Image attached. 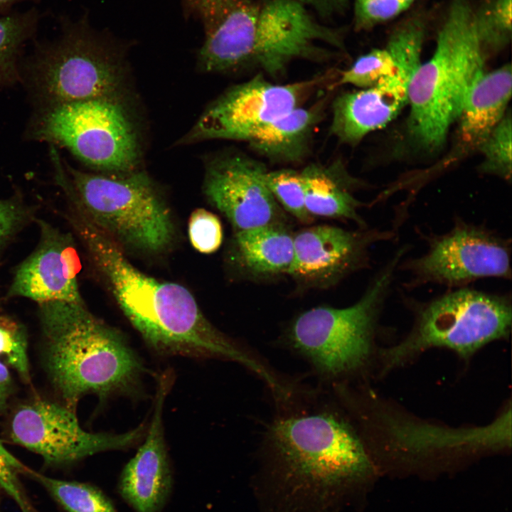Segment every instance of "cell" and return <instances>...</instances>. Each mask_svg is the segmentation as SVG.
Masks as SVG:
<instances>
[{
    "mask_svg": "<svg viewBox=\"0 0 512 512\" xmlns=\"http://www.w3.org/2000/svg\"><path fill=\"white\" fill-rule=\"evenodd\" d=\"M265 179L267 186L284 211L303 224L309 225L314 221V218L306 208L301 171L291 169L267 170Z\"/></svg>",
    "mask_w": 512,
    "mask_h": 512,
    "instance_id": "obj_27",
    "label": "cell"
},
{
    "mask_svg": "<svg viewBox=\"0 0 512 512\" xmlns=\"http://www.w3.org/2000/svg\"><path fill=\"white\" fill-rule=\"evenodd\" d=\"M11 388L12 380L9 370L4 363L0 361V412L6 407Z\"/></svg>",
    "mask_w": 512,
    "mask_h": 512,
    "instance_id": "obj_36",
    "label": "cell"
},
{
    "mask_svg": "<svg viewBox=\"0 0 512 512\" xmlns=\"http://www.w3.org/2000/svg\"><path fill=\"white\" fill-rule=\"evenodd\" d=\"M20 1L23 0H0V11Z\"/></svg>",
    "mask_w": 512,
    "mask_h": 512,
    "instance_id": "obj_37",
    "label": "cell"
},
{
    "mask_svg": "<svg viewBox=\"0 0 512 512\" xmlns=\"http://www.w3.org/2000/svg\"><path fill=\"white\" fill-rule=\"evenodd\" d=\"M301 172L306 208L313 218L352 220L360 228L367 226L358 213L363 205L351 193L354 181L347 174L315 164Z\"/></svg>",
    "mask_w": 512,
    "mask_h": 512,
    "instance_id": "obj_23",
    "label": "cell"
},
{
    "mask_svg": "<svg viewBox=\"0 0 512 512\" xmlns=\"http://www.w3.org/2000/svg\"><path fill=\"white\" fill-rule=\"evenodd\" d=\"M203 28L198 65L206 73L257 68L275 77L292 60L325 57L321 46L342 41L295 0H223Z\"/></svg>",
    "mask_w": 512,
    "mask_h": 512,
    "instance_id": "obj_3",
    "label": "cell"
},
{
    "mask_svg": "<svg viewBox=\"0 0 512 512\" xmlns=\"http://www.w3.org/2000/svg\"><path fill=\"white\" fill-rule=\"evenodd\" d=\"M414 323L398 343L380 349L381 370L404 365L433 348L470 358L491 342L506 339L511 329V297L464 287L425 302H413Z\"/></svg>",
    "mask_w": 512,
    "mask_h": 512,
    "instance_id": "obj_8",
    "label": "cell"
},
{
    "mask_svg": "<svg viewBox=\"0 0 512 512\" xmlns=\"http://www.w3.org/2000/svg\"><path fill=\"white\" fill-rule=\"evenodd\" d=\"M69 201L118 245L147 253L167 249L174 238L170 211L144 171L95 174L56 167Z\"/></svg>",
    "mask_w": 512,
    "mask_h": 512,
    "instance_id": "obj_7",
    "label": "cell"
},
{
    "mask_svg": "<svg viewBox=\"0 0 512 512\" xmlns=\"http://www.w3.org/2000/svg\"><path fill=\"white\" fill-rule=\"evenodd\" d=\"M424 40L425 35L418 28H395L385 46L395 59V72L373 87L335 99L331 132L340 142H359L369 132L388 124L408 103L409 84L421 63Z\"/></svg>",
    "mask_w": 512,
    "mask_h": 512,
    "instance_id": "obj_13",
    "label": "cell"
},
{
    "mask_svg": "<svg viewBox=\"0 0 512 512\" xmlns=\"http://www.w3.org/2000/svg\"><path fill=\"white\" fill-rule=\"evenodd\" d=\"M511 64L483 72L473 82L458 117V142L464 151L479 149L505 116L511 95Z\"/></svg>",
    "mask_w": 512,
    "mask_h": 512,
    "instance_id": "obj_21",
    "label": "cell"
},
{
    "mask_svg": "<svg viewBox=\"0 0 512 512\" xmlns=\"http://www.w3.org/2000/svg\"><path fill=\"white\" fill-rule=\"evenodd\" d=\"M170 383L168 375L160 378L147 433L120 475L119 493L136 512H159L170 491L171 476L163 425Z\"/></svg>",
    "mask_w": 512,
    "mask_h": 512,
    "instance_id": "obj_19",
    "label": "cell"
},
{
    "mask_svg": "<svg viewBox=\"0 0 512 512\" xmlns=\"http://www.w3.org/2000/svg\"><path fill=\"white\" fill-rule=\"evenodd\" d=\"M37 222L38 243L17 268L7 297L28 298L38 304L84 302L78 283L80 260L72 237L48 222Z\"/></svg>",
    "mask_w": 512,
    "mask_h": 512,
    "instance_id": "obj_18",
    "label": "cell"
},
{
    "mask_svg": "<svg viewBox=\"0 0 512 512\" xmlns=\"http://www.w3.org/2000/svg\"><path fill=\"white\" fill-rule=\"evenodd\" d=\"M424 238L426 252L398 267L408 274L403 284L408 289L430 284L451 289L484 278H511V240L483 225L457 218L449 231Z\"/></svg>",
    "mask_w": 512,
    "mask_h": 512,
    "instance_id": "obj_11",
    "label": "cell"
},
{
    "mask_svg": "<svg viewBox=\"0 0 512 512\" xmlns=\"http://www.w3.org/2000/svg\"><path fill=\"white\" fill-rule=\"evenodd\" d=\"M408 7L402 0H355L356 27L373 28L398 16Z\"/></svg>",
    "mask_w": 512,
    "mask_h": 512,
    "instance_id": "obj_33",
    "label": "cell"
},
{
    "mask_svg": "<svg viewBox=\"0 0 512 512\" xmlns=\"http://www.w3.org/2000/svg\"><path fill=\"white\" fill-rule=\"evenodd\" d=\"M0 361L11 366L29 381L27 337L23 326L7 316H0Z\"/></svg>",
    "mask_w": 512,
    "mask_h": 512,
    "instance_id": "obj_30",
    "label": "cell"
},
{
    "mask_svg": "<svg viewBox=\"0 0 512 512\" xmlns=\"http://www.w3.org/2000/svg\"><path fill=\"white\" fill-rule=\"evenodd\" d=\"M294 255V233L287 223L234 232L230 262L245 279L267 281L288 274Z\"/></svg>",
    "mask_w": 512,
    "mask_h": 512,
    "instance_id": "obj_20",
    "label": "cell"
},
{
    "mask_svg": "<svg viewBox=\"0 0 512 512\" xmlns=\"http://www.w3.org/2000/svg\"><path fill=\"white\" fill-rule=\"evenodd\" d=\"M214 4H215V3H214ZM211 8H212V7H211ZM208 13H209V12H208ZM207 15H208V14H207ZM206 17H205V18H206ZM204 18H203V19H204ZM203 20H202V21H203Z\"/></svg>",
    "mask_w": 512,
    "mask_h": 512,
    "instance_id": "obj_39",
    "label": "cell"
},
{
    "mask_svg": "<svg viewBox=\"0 0 512 512\" xmlns=\"http://www.w3.org/2000/svg\"><path fill=\"white\" fill-rule=\"evenodd\" d=\"M60 38L39 50L31 81L46 107L124 97V57L119 46L82 20L63 23Z\"/></svg>",
    "mask_w": 512,
    "mask_h": 512,
    "instance_id": "obj_9",
    "label": "cell"
},
{
    "mask_svg": "<svg viewBox=\"0 0 512 512\" xmlns=\"http://www.w3.org/2000/svg\"><path fill=\"white\" fill-rule=\"evenodd\" d=\"M397 231L376 228L346 230L318 225L294 233L289 275L302 289H328L368 265L370 249L393 240Z\"/></svg>",
    "mask_w": 512,
    "mask_h": 512,
    "instance_id": "obj_15",
    "label": "cell"
},
{
    "mask_svg": "<svg viewBox=\"0 0 512 512\" xmlns=\"http://www.w3.org/2000/svg\"><path fill=\"white\" fill-rule=\"evenodd\" d=\"M404 3H405L409 6L410 4L415 1V0H402Z\"/></svg>",
    "mask_w": 512,
    "mask_h": 512,
    "instance_id": "obj_38",
    "label": "cell"
},
{
    "mask_svg": "<svg viewBox=\"0 0 512 512\" xmlns=\"http://www.w3.org/2000/svg\"><path fill=\"white\" fill-rule=\"evenodd\" d=\"M188 235L193 247L203 254H211L217 251L223 239L220 219L204 208H197L190 215Z\"/></svg>",
    "mask_w": 512,
    "mask_h": 512,
    "instance_id": "obj_31",
    "label": "cell"
},
{
    "mask_svg": "<svg viewBox=\"0 0 512 512\" xmlns=\"http://www.w3.org/2000/svg\"><path fill=\"white\" fill-rule=\"evenodd\" d=\"M395 69L396 63L389 50L386 47L375 48L358 57L349 68L343 71L338 84L368 88L393 73Z\"/></svg>",
    "mask_w": 512,
    "mask_h": 512,
    "instance_id": "obj_28",
    "label": "cell"
},
{
    "mask_svg": "<svg viewBox=\"0 0 512 512\" xmlns=\"http://www.w3.org/2000/svg\"><path fill=\"white\" fill-rule=\"evenodd\" d=\"M28 470L0 441V488L14 501L21 512H35L19 477Z\"/></svg>",
    "mask_w": 512,
    "mask_h": 512,
    "instance_id": "obj_32",
    "label": "cell"
},
{
    "mask_svg": "<svg viewBox=\"0 0 512 512\" xmlns=\"http://www.w3.org/2000/svg\"><path fill=\"white\" fill-rule=\"evenodd\" d=\"M38 312L47 371L65 404L75 407L88 394L105 400L138 390L144 372L141 359L124 336L84 302L40 304Z\"/></svg>",
    "mask_w": 512,
    "mask_h": 512,
    "instance_id": "obj_4",
    "label": "cell"
},
{
    "mask_svg": "<svg viewBox=\"0 0 512 512\" xmlns=\"http://www.w3.org/2000/svg\"><path fill=\"white\" fill-rule=\"evenodd\" d=\"M264 451L285 512H334L345 484L370 466L361 432L332 408L279 416Z\"/></svg>",
    "mask_w": 512,
    "mask_h": 512,
    "instance_id": "obj_2",
    "label": "cell"
},
{
    "mask_svg": "<svg viewBox=\"0 0 512 512\" xmlns=\"http://www.w3.org/2000/svg\"><path fill=\"white\" fill-rule=\"evenodd\" d=\"M369 404V403H368ZM361 416L363 439H380L388 444L421 451L427 449L502 447L511 438V407L484 426L454 427L422 420L375 400Z\"/></svg>",
    "mask_w": 512,
    "mask_h": 512,
    "instance_id": "obj_17",
    "label": "cell"
},
{
    "mask_svg": "<svg viewBox=\"0 0 512 512\" xmlns=\"http://www.w3.org/2000/svg\"><path fill=\"white\" fill-rule=\"evenodd\" d=\"M331 74L289 84H275L263 75L233 85L203 111L178 141L187 144L208 139L245 141L264 127L300 107Z\"/></svg>",
    "mask_w": 512,
    "mask_h": 512,
    "instance_id": "obj_12",
    "label": "cell"
},
{
    "mask_svg": "<svg viewBox=\"0 0 512 512\" xmlns=\"http://www.w3.org/2000/svg\"><path fill=\"white\" fill-rule=\"evenodd\" d=\"M120 309L146 343L159 353L220 358L250 370L257 360L205 317L183 285L160 281L134 266L121 246L75 206L66 215Z\"/></svg>",
    "mask_w": 512,
    "mask_h": 512,
    "instance_id": "obj_1",
    "label": "cell"
},
{
    "mask_svg": "<svg viewBox=\"0 0 512 512\" xmlns=\"http://www.w3.org/2000/svg\"><path fill=\"white\" fill-rule=\"evenodd\" d=\"M485 55L469 0H451L434 52L414 72L408 90V128L422 147L435 150L457 120L473 82L484 70Z\"/></svg>",
    "mask_w": 512,
    "mask_h": 512,
    "instance_id": "obj_5",
    "label": "cell"
},
{
    "mask_svg": "<svg viewBox=\"0 0 512 512\" xmlns=\"http://www.w3.org/2000/svg\"><path fill=\"white\" fill-rule=\"evenodd\" d=\"M33 135L69 149L105 174L137 169L140 147L134 124L120 98L73 102L46 107Z\"/></svg>",
    "mask_w": 512,
    "mask_h": 512,
    "instance_id": "obj_10",
    "label": "cell"
},
{
    "mask_svg": "<svg viewBox=\"0 0 512 512\" xmlns=\"http://www.w3.org/2000/svg\"><path fill=\"white\" fill-rule=\"evenodd\" d=\"M204 193L234 232L287 223L265 183L264 164L238 151L217 154L206 162Z\"/></svg>",
    "mask_w": 512,
    "mask_h": 512,
    "instance_id": "obj_16",
    "label": "cell"
},
{
    "mask_svg": "<svg viewBox=\"0 0 512 512\" xmlns=\"http://www.w3.org/2000/svg\"><path fill=\"white\" fill-rule=\"evenodd\" d=\"M325 100L298 107L277 119L247 142L261 155L277 161L301 160L307 153L315 127L321 121Z\"/></svg>",
    "mask_w": 512,
    "mask_h": 512,
    "instance_id": "obj_22",
    "label": "cell"
},
{
    "mask_svg": "<svg viewBox=\"0 0 512 512\" xmlns=\"http://www.w3.org/2000/svg\"><path fill=\"white\" fill-rule=\"evenodd\" d=\"M37 21L34 9L0 18V84L16 76L18 53L33 33Z\"/></svg>",
    "mask_w": 512,
    "mask_h": 512,
    "instance_id": "obj_26",
    "label": "cell"
},
{
    "mask_svg": "<svg viewBox=\"0 0 512 512\" xmlns=\"http://www.w3.org/2000/svg\"><path fill=\"white\" fill-rule=\"evenodd\" d=\"M28 474L67 512H116L109 498L92 485L50 477L31 469Z\"/></svg>",
    "mask_w": 512,
    "mask_h": 512,
    "instance_id": "obj_24",
    "label": "cell"
},
{
    "mask_svg": "<svg viewBox=\"0 0 512 512\" xmlns=\"http://www.w3.org/2000/svg\"><path fill=\"white\" fill-rule=\"evenodd\" d=\"M30 218L28 208L17 198L0 199V247L6 245Z\"/></svg>",
    "mask_w": 512,
    "mask_h": 512,
    "instance_id": "obj_34",
    "label": "cell"
},
{
    "mask_svg": "<svg viewBox=\"0 0 512 512\" xmlns=\"http://www.w3.org/2000/svg\"><path fill=\"white\" fill-rule=\"evenodd\" d=\"M511 117L510 112L496 125L479 150L484 155V172L508 180L511 176Z\"/></svg>",
    "mask_w": 512,
    "mask_h": 512,
    "instance_id": "obj_29",
    "label": "cell"
},
{
    "mask_svg": "<svg viewBox=\"0 0 512 512\" xmlns=\"http://www.w3.org/2000/svg\"><path fill=\"white\" fill-rule=\"evenodd\" d=\"M408 248L404 245L394 253L353 304L318 306L298 314L284 331L285 346L326 380L341 381L364 370L373 355L379 319L395 272Z\"/></svg>",
    "mask_w": 512,
    "mask_h": 512,
    "instance_id": "obj_6",
    "label": "cell"
},
{
    "mask_svg": "<svg viewBox=\"0 0 512 512\" xmlns=\"http://www.w3.org/2000/svg\"><path fill=\"white\" fill-rule=\"evenodd\" d=\"M305 6H310L322 15L341 12L348 5V0H295Z\"/></svg>",
    "mask_w": 512,
    "mask_h": 512,
    "instance_id": "obj_35",
    "label": "cell"
},
{
    "mask_svg": "<svg viewBox=\"0 0 512 512\" xmlns=\"http://www.w3.org/2000/svg\"><path fill=\"white\" fill-rule=\"evenodd\" d=\"M145 434L144 423L121 434L87 432L75 407L41 399L20 406L10 425L14 442L51 465H68L102 452L126 449Z\"/></svg>",
    "mask_w": 512,
    "mask_h": 512,
    "instance_id": "obj_14",
    "label": "cell"
},
{
    "mask_svg": "<svg viewBox=\"0 0 512 512\" xmlns=\"http://www.w3.org/2000/svg\"><path fill=\"white\" fill-rule=\"evenodd\" d=\"M512 0H483L474 7L476 31L486 55L504 48L512 37Z\"/></svg>",
    "mask_w": 512,
    "mask_h": 512,
    "instance_id": "obj_25",
    "label": "cell"
}]
</instances>
